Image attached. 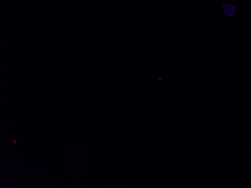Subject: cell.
I'll list each match as a JSON object with an SVG mask.
<instances>
[{"mask_svg":"<svg viewBox=\"0 0 251 188\" xmlns=\"http://www.w3.org/2000/svg\"><path fill=\"white\" fill-rule=\"evenodd\" d=\"M223 11L224 14L228 18H232L235 16V12H236V6L232 4H224L222 5Z\"/></svg>","mask_w":251,"mask_h":188,"instance_id":"cell-1","label":"cell"}]
</instances>
